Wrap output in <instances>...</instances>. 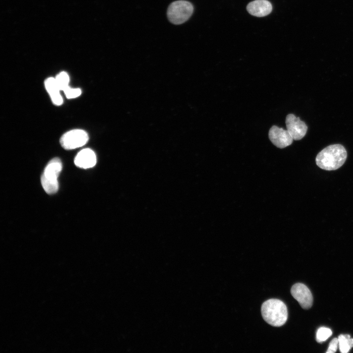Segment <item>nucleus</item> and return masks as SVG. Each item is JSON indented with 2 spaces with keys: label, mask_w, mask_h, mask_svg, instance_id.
Wrapping results in <instances>:
<instances>
[{
  "label": "nucleus",
  "mask_w": 353,
  "mask_h": 353,
  "mask_svg": "<svg viewBox=\"0 0 353 353\" xmlns=\"http://www.w3.org/2000/svg\"><path fill=\"white\" fill-rule=\"evenodd\" d=\"M269 138L275 146L280 149L290 145L293 141L292 137L287 130L276 126H273L270 129Z\"/></svg>",
  "instance_id": "8"
},
{
  "label": "nucleus",
  "mask_w": 353,
  "mask_h": 353,
  "mask_svg": "<svg viewBox=\"0 0 353 353\" xmlns=\"http://www.w3.org/2000/svg\"><path fill=\"white\" fill-rule=\"evenodd\" d=\"M291 293L303 308L306 309L311 307L312 295L305 285L301 283L295 284L291 289Z\"/></svg>",
  "instance_id": "7"
},
{
  "label": "nucleus",
  "mask_w": 353,
  "mask_h": 353,
  "mask_svg": "<svg viewBox=\"0 0 353 353\" xmlns=\"http://www.w3.org/2000/svg\"><path fill=\"white\" fill-rule=\"evenodd\" d=\"M263 319L274 327H280L286 322L288 312L286 305L278 299H269L264 302L261 306Z\"/></svg>",
  "instance_id": "2"
},
{
  "label": "nucleus",
  "mask_w": 353,
  "mask_h": 353,
  "mask_svg": "<svg viewBox=\"0 0 353 353\" xmlns=\"http://www.w3.org/2000/svg\"><path fill=\"white\" fill-rule=\"evenodd\" d=\"M88 139V135L85 131L76 129L64 133L60 138V143L64 149L73 150L84 146Z\"/></svg>",
  "instance_id": "5"
},
{
  "label": "nucleus",
  "mask_w": 353,
  "mask_h": 353,
  "mask_svg": "<svg viewBox=\"0 0 353 353\" xmlns=\"http://www.w3.org/2000/svg\"><path fill=\"white\" fill-rule=\"evenodd\" d=\"M332 334V331L329 328L321 327L316 332V340L319 343L326 341Z\"/></svg>",
  "instance_id": "14"
},
{
  "label": "nucleus",
  "mask_w": 353,
  "mask_h": 353,
  "mask_svg": "<svg viewBox=\"0 0 353 353\" xmlns=\"http://www.w3.org/2000/svg\"><path fill=\"white\" fill-rule=\"evenodd\" d=\"M55 78L60 90L63 91L69 86L70 78L68 74L66 72H60L56 76Z\"/></svg>",
  "instance_id": "13"
},
{
  "label": "nucleus",
  "mask_w": 353,
  "mask_h": 353,
  "mask_svg": "<svg viewBox=\"0 0 353 353\" xmlns=\"http://www.w3.org/2000/svg\"><path fill=\"white\" fill-rule=\"evenodd\" d=\"M96 156L90 149H84L79 151L74 159L75 165L81 168L87 169L94 167L96 163Z\"/></svg>",
  "instance_id": "10"
},
{
  "label": "nucleus",
  "mask_w": 353,
  "mask_h": 353,
  "mask_svg": "<svg viewBox=\"0 0 353 353\" xmlns=\"http://www.w3.org/2000/svg\"><path fill=\"white\" fill-rule=\"evenodd\" d=\"M247 10L252 16L262 17L271 12L272 5L267 0H255L247 5Z\"/></svg>",
  "instance_id": "9"
},
{
  "label": "nucleus",
  "mask_w": 353,
  "mask_h": 353,
  "mask_svg": "<svg viewBox=\"0 0 353 353\" xmlns=\"http://www.w3.org/2000/svg\"><path fill=\"white\" fill-rule=\"evenodd\" d=\"M339 350L342 353H348L353 347V338L349 334H340L338 337Z\"/></svg>",
  "instance_id": "12"
},
{
  "label": "nucleus",
  "mask_w": 353,
  "mask_h": 353,
  "mask_svg": "<svg viewBox=\"0 0 353 353\" xmlns=\"http://www.w3.org/2000/svg\"><path fill=\"white\" fill-rule=\"evenodd\" d=\"M347 157L345 148L340 144L329 145L318 153L316 157L317 165L320 168L335 170L341 167Z\"/></svg>",
  "instance_id": "1"
},
{
  "label": "nucleus",
  "mask_w": 353,
  "mask_h": 353,
  "mask_svg": "<svg viewBox=\"0 0 353 353\" xmlns=\"http://www.w3.org/2000/svg\"><path fill=\"white\" fill-rule=\"evenodd\" d=\"M194 11L193 4L189 1L178 0L169 6L167 15L169 21L175 25H180L187 21Z\"/></svg>",
  "instance_id": "4"
},
{
  "label": "nucleus",
  "mask_w": 353,
  "mask_h": 353,
  "mask_svg": "<svg viewBox=\"0 0 353 353\" xmlns=\"http://www.w3.org/2000/svg\"><path fill=\"white\" fill-rule=\"evenodd\" d=\"M65 96L68 99H74L78 97L81 94L79 88H72L69 86L63 90Z\"/></svg>",
  "instance_id": "15"
},
{
  "label": "nucleus",
  "mask_w": 353,
  "mask_h": 353,
  "mask_svg": "<svg viewBox=\"0 0 353 353\" xmlns=\"http://www.w3.org/2000/svg\"><path fill=\"white\" fill-rule=\"evenodd\" d=\"M45 86L49 93L51 101L56 105H60L63 103V98L60 94V91L55 78L50 77L45 81Z\"/></svg>",
  "instance_id": "11"
},
{
  "label": "nucleus",
  "mask_w": 353,
  "mask_h": 353,
  "mask_svg": "<svg viewBox=\"0 0 353 353\" xmlns=\"http://www.w3.org/2000/svg\"><path fill=\"white\" fill-rule=\"evenodd\" d=\"M62 169V162L57 157L52 159L45 167L41 177V182L47 194H53L58 191L57 178Z\"/></svg>",
  "instance_id": "3"
},
{
  "label": "nucleus",
  "mask_w": 353,
  "mask_h": 353,
  "mask_svg": "<svg viewBox=\"0 0 353 353\" xmlns=\"http://www.w3.org/2000/svg\"><path fill=\"white\" fill-rule=\"evenodd\" d=\"M287 130L293 140L302 139L306 134L307 126L305 123L293 114L287 115L285 120Z\"/></svg>",
  "instance_id": "6"
},
{
  "label": "nucleus",
  "mask_w": 353,
  "mask_h": 353,
  "mask_svg": "<svg viewBox=\"0 0 353 353\" xmlns=\"http://www.w3.org/2000/svg\"><path fill=\"white\" fill-rule=\"evenodd\" d=\"M338 340L337 338H333L329 343L328 348L327 351V353H334L337 349L338 345Z\"/></svg>",
  "instance_id": "16"
}]
</instances>
